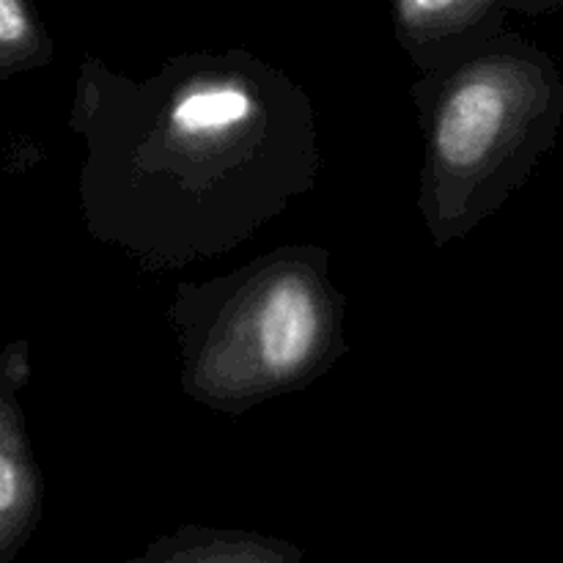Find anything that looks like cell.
Returning a JSON list of instances; mask_svg holds the SVG:
<instances>
[{"label": "cell", "mask_w": 563, "mask_h": 563, "mask_svg": "<svg viewBox=\"0 0 563 563\" xmlns=\"http://www.w3.org/2000/svg\"><path fill=\"white\" fill-rule=\"evenodd\" d=\"M75 130L88 231L148 273L245 245L322 170L306 88L240 47L179 53L152 77L86 60Z\"/></svg>", "instance_id": "1"}, {"label": "cell", "mask_w": 563, "mask_h": 563, "mask_svg": "<svg viewBox=\"0 0 563 563\" xmlns=\"http://www.w3.org/2000/svg\"><path fill=\"white\" fill-rule=\"evenodd\" d=\"M346 313L333 256L317 242L278 245L212 280L179 284L165 317L181 394L225 418L297 394L350 352Z\"/></svg>", "instance_id": "2"}, {"label": "cell", "mask_w": 563, "mask_h": 563, "mask_svg": "<svg viewBox=\"0 0 563 563\" xmlns=\"http://www.w3.org/2000/svg\"><path fill=\"white\" fill-rule=\"evenodd\" d=\"M423 163L416 209L445 251L493 218L553 146L563 77L544 49L504 31L462 64L410 86Z\"/></svg>", "instance_id": "3"}, {"label": "cell", "mask_w": 563, "mask_h": 563, "mask_svg": "<svg viewBox=\"0 0 563 563\" xmlns=\"http://www.w3.org/2000/svg\"><path fill=\"white\" fill-rule=\"evenodd\" d=\"M511 3L504 0H399L390 5L394 36L421 75L462 64L500 36Z\"/></svg>", "instance_id": "4"}, {"label": "cell", "mask_w": 563, "mask_h": 563, "mask_svg": "<svg viewBox=\"0 0 563 563\" xmlns=\"http://www.w3.org/2000/svg\"><path fill=\"white\" fill-rule=\"evenodd\" d=\"M306 550L247 528L181 526L163 533L124 563H302Z\"/></svg>", "instance_id": "5"}, {"label": "cell", "mask_w": 563, "mask_h": 563, "mask_svg": "<svg viewBox=\"0 0 563 563\" xmlns=\"http://www.w3.org/2000/svg\"><path fill=\"white\" fill-rule=\"evenodd\" d=\"M36 500L31 471L5 440H0V537L14 533L27 520Z\"/></svg>", "instance_id": "6"}, {"label": "cell", "mask_w": 563, "mask_h": 563, "mask_svg": "<svg viewBox=\"0 0 563 563\" xmlns=\"http://www.w3.org/2000/svg\"><path fill=\"white\" fill-rule=\"evenodd\" d=\"M44 33L20 0H0V66H16L42 55Z\"/></svg>", "instance_id": "7"}]
</instances>
